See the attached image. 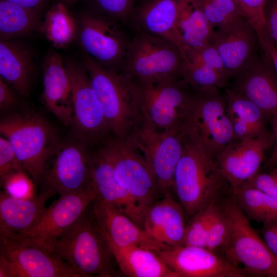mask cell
Listing matches in <instances>:
<instances>
[{
  "instance_id": "6da1fadb",
  "label": "cell",
  "mask_w": 277,
  "mask_h": 277,
  "mask_svg": "<svg viewBox=\"0 0 277 277\" xmlns=\"http://www.w3.org/2000/svg\"><path fill=\"white\" fill-rule=\"evenodd\" d=\"M91 205L57 238L51 252L69 264L80 277L123 276Z\"/></svg>"
},
{
  "instance_id": "7a4b0ae2",
  "label": "cell",
  "mask_w": 277,
  "mask_h": 277,
  "mask_svg": "<svg viewBox=\"0 0 277 277\" xmlns=\"http://www.w3.org/2000/svg\"><path fill=\"white\" fill-rule=\"evenodd\" d=\"M227 185L214 158L186 135L175 172L174 190L186 217L217 202Z\"/></svg>"
},
{
  "instance_id": "3957f363",
  "label": "cell",
  "mask_w": 277,
  "mask_h": 277,
  "mask_svg": "<svg viewBox=\"0 0 277 277\" xmlns=\"http://www.w3.org/2000/svg\"><path fill=\"white\" fill-rule=\"evenodd\" d=\"M0 132L36 186L41 183L47 162L61 144L54 128L41 116L25 112L2 118Z\"/></svg>"
},
{
  "instance_id": "277c9868",
  "label": "cell",
  "mask_w": 277,
  "mask_h": 277,
  "mask_svg": "<svg viewBox=\"0 0 277 277\" xmlns=\"http://www.w3.org/2000/svg\"><path fill=\"white\" fill-rule=\"evenodd\" d=\"M129 81L140 120L159 130H184L193 93L182 80Z\"/></svg>"
},
{
  "instance_id": "5b68a950",
  "label": "cell",
  "mask_w": 277,
  "mask_h": 277,
  "mask_svg": "<svg viewBox=\"0 0 277 277\" xmlns=\"http://www.w3.org/2000/svg\"><path fill=\"white\" fill-rule=\"evenodd\" d=\"M135 30L120 74L135 82L182 80L188 61L181 49L168 39Z\"/></svg>"
},
{
  "instance_id": "8992f818",
  "label": "cell",
  "mask_w": 277,
  "mask_h": 277,
  "mask_svg": "<svg viewBox=\"0 0 277 277\" xmlns=\"http://www.w3.org/2000/svg\"><path fill=\"white\" fill-rule=\"evenodd\" d=\"M220 205L230 225L228 239L223 250L225 257L235 266L242 265L246 275L277 277V257L251 226L233 195Z\"/></svg>"
},
{
  "instance_id": "52a82bcc",
  "label": "cell",
  "mask_w": 277,
  "mask_h": 277,
  "mask_svg": "<svg viewBox=\"0 0 277 277\" xmlns=\"http://www.w3.org/2000/svg\"><path fill=\"white\" fill-rule=\"evenodd\" d=\"M83 65L103 110L112 135L126 138L140 121L130 82L85 54Z\"/></svg>"
},
{
  "instance_id": "ba28073f",
  "label": "cell",
  "mask_w": 277,
  "mask_h": 277,
  "mask_svg": "<svg viewBox=\"0 0 277 277\" xmlns=\"http://www.w3.org/2000/svg\"><path fill=\"white\" fill-rule=\"evenodd\" d=\"M118 184L145 209L164 195L144 157L128 138L110 135L96 145Z\"/></svg>"
},
{
  "instance_id": "9c48e42d",
  "label": "cell",
  "mask_w": 277,
  "mask_h": 277,
  "mask_svg": "<svg viewBox=\"0 0 277 277\" xmlns=\"http://www.w3.org/2000/svg\"><path fill=\"white\" fill-rule=\"evenodd\" d=\"M76 40L85 54L106 69L120 73L131 39L118 21L94 10L76 19Z\"/></svg>"
},
{
  "instance_id": "30bf717a",
  "label": "cell",
  "mask_w": 277,
  "mask_h": 277,
  "mask_svg": "<svg viewBox=\"0 0 277 277\" xmlns=\"http://www.w3.org/2000/svg\"><path fill=\"white\" fill-rule=\"evenodd\" d=\"M185 137L184 130H159L141 120L127 137L144 157L164 196L175 194L174 174Z\"/></svg>"
},
{
  "instance_id": "8fae6325",
  "label": "cell",
  "mask_w": 277,
  "mask_h": 277,
  "mask_svg": "<svg viewBox=\"0 0 277 277\" xmlns=\"http://www.w3.org/2000/svg\"><path fill=\"white\" fill-rule=\"evenodd\" d=\"M193 93L191 110L184 130L215 159L233 141L226 97L219 89Z\"/></svg>"
},
{
  "instance_id": "7c38bea8",
  "label": "cell",
  "mask_w": 277,
  "mask_h": 277,
  "mask_svg": "<svg viewBox=\"0 0 277 277\" xmlns=\"http://www.w3.org/2000/svg\"><path fill=\"white\" fill-rule=\"evenodd\" d=\"M5 277H80L67 262L31 240L0 235Z\"/></svg>"
},
{
  "instance_id": "4fadbf2b",
  "label": "cell",
  "mask_w": 277,
  "mask_h": 277,
  "mask_svg": "<svg viewBox=\"0 0 277 277\" xmlns=\"http://www.w3.org/2000/svg\"><path fill=\"white\" fill-rule=\"evenodd\" d=\"M72 89L73 117L71 125L75 139L95 146L112 135L88 73L84 66L65 62Z\"/></svg>"
},
{
  "instance_id": "5bb4252c",
  "label": "cell",
  "mask_w": 277,
  "mask_h": 277,
  "mask_svg": "<svg viewBox=\"0 0 277 277\" xmlns=\"http://www.w3.org/2000/svg\"><path fill=\"white\" fill-rule=\"evenodd\" d=\"M95 199L92 188L61 194L46 208L33 226L18 235L28 238L51 252L57 238L81 217Z\"/></svg>"
},
{
  "instance_id": "9a60e30c",
  "label": "cell",
  "mask_w": 277,
  "mask_h": 277,
  "mask_svg": "<svg viewBox=\"0 0 277 277\" xmlns=\"http://www.w3.org/2000/svg\"><path fill=\"white\" fill-rule=\"evenodd\" d=\"M89 147L75 138L61 143L42 177L43 186L60 195L91 188Z\"/></svg>"
},
{
  "instance_id": "2e32d148",
  "label": "cell",
  "mask_w": 277,
  "mask_h": 277,
  "mask_svg": "<svg viewBox=\"0 0 277 277\" xmlns=\"http://www.w3.org/2000/svg\"><path fill=\"white\" fill-rule=\"evenodd\" d=\"M213 44L233 79L247 69L263 50L258 32L243 16L215 30Z\"/></svg>"
},
{
  "instance_id": "e0dca14e",
  "label": "cell",
  "mask_w": 277,
  "mask_h": 277,
  "mask_svg": "<svg viewBox=\"0 0 277 277\" xmlns=\"http://www.w3.org/2000/svg\"><path fill=\"white\" fill-rule=\"evenodd\" d=\"M274 143L271 131L259 137L233 141L215 157L217 167L231 190L259 171L266 151Z\"/></svg>"
},
{
  "instance_id": "ac0fdd59",
  "label": "cell",
  "mask_w": 277,
  "mask_h": 277,
  "mask_svg": "<svg viewBox=\"0 0 277 277\" xmlns=\"http://www.w3.org/2000/svg\"><path fill=\"white\" fill-rule=\"evenodd\" d=\"M180 277H244L242 268L205 247L180 245L156 252Z\"/></svg>"
},
{
  "instance_id": "d6986e66",
  "label": "cell",
  "mask_w": 277,
  "mask_h": 277,
  "mask_svg": "<svg viewBox=\"0 0 277 277\" xmlns=\"http://www.w3.org/2000/svg\"><path fill=\"white\" fill-rule=\"evenodd\" d=\"M91 206L94 219L109 244L118 247H142L156 252L170 247L153 239L115 206L97 200Z\"/></svg>"
},
{
  "instance_id": "ffe728a7",
  "label": "cell",
  "mask_w": 277,
  "mask_h": 277,
  "mask_svg": "<svg viewBox=\"0 0 277 277\" xmlns=\"http://www.w3.org/2000/svg\"><path fill=\"white\" fill-rule=\"evenodd\" d=\"M233 80L230 88L244 95L270 117L277 114V73L263 49Z\"/></svg>"
},
{
  "instance_id": "44dd1931",
  "label": "cell",
  "mask_w": 277,
  "mask_h": 277,
  "mask_svg": "<svg viewBox=\"0 0 277 277\" xmlns=\"http://www.w3.org/2000/svg\"><path fill=\"white\" fill-rule=\"evenodd\" d=\"M96 147L94 150H89V156L95 200L115 206L142 228L146 209L118 184L110 165Z\"/></svg>"
},
{
  "instance_id": "7402d4cb",
  "label": "cell",
  "mask_w": 277,
  "mask_h": 277,
  "mask_svg": "<svg viewBox=\"0 0 277 277\" xmlns=\"http://www.w3.org/2000/svg\"><path fill=\"white\" fill-rule=\"evenodd\" d=\"M43 68L45 105L63 124L70 127L73 112L71 85L62 56L52 49L49 50Z\"/></svg>"
},
{
  "instance_id": "603a6c76",
  "label": "cell",
  "mask_w": 277,
  "mask_h": 277,
  "mask_svg": "<svg viewBox=\"0 0 277 277\" xmlns=\"http://www.w3.org/2000/svg\"><path fill=\"white\" fill-rule=\"evenodd\" d=\"M184 210L173 196L165 195L149 206L142 228L156 241L170 247L182 245L186 223Z\"/></svg>"
},
{
  "instance_id": "cb8c5ba5",
  "label": "cell",
  "mask_w": 277,
  "mask_h": 277,
  "mask_svg": "<svg viewBox=\"0 0 277 277\" xmlns=\"http://www.w3.org/2000/svg\"><path fill=\"white\" fill-rule=\"evenodd\" d=\"M56 193L43 186L38 195L30 199L11 196L0 192V235H21L37 222L45 210L47 201Z\"/></svg>"
},
{
  "instance_id": "d4e9b609",
  "label": "cell",
  "mask_w": 277,
  "mask_h": 277,
  "mask_svg": "<svg viewBox=\"0 0 277 277\" xmlns=\"http://www.w3.org/2000/svg\"><path fill=\"white\" fill-rule=\"evenodd\" d=\"M183 2V0H144L134 9L131 18L135 29L173 42L185 55L176 29Z\"/></svg>"
},
{
  "instance_id": "484cf974",
  "label": "cell",
  "mask_w": 277,
  "mask_h": 277,
  "mask_svg": "<svg viewBox=\"0 0 277 277\" xmlns=\"http://www.w3.org/2000/svg\"><path fill=\"white\" fill-rule=\"evenodd\" d=\"M227 113L230 120L233 141H241L265 135L270 117L241 93L226 88Z\"/></svg>"
},
{
  "instance_id": "4316f807",
  "label": "cell",
  "mask_w": 277,
  "mask_h": 277,
  "mask_svg": "<svg viewBox=\"0 0 277 277\" xmlns=\"http://www.w3.org/2000/svg\"><path fill=\"white\" fill-rule=\"evenodd\" d=\"M34 68L29 48L13 39L0 40V77L22 96L29 92Z\"/></svg>"
},
{
  "instance_id": "83f0119b",
  "label": "cell",
  "mask_w": 277,
  "mask_h": 277,
  "mask_svg": "<svg viewBox=\"0 0 277 277\" xmlns=\"http://www.w3.org/2000/svg\"><path fill=\"white\" fill-rule=\"evenodd\" d=\"M108 245L124 276L180 277L154 251L135 246L118 247Z\"/></svg>"
},
{
  "instance_id": "f1b7e54d",
  "label": "cell",
  "mask_w": 277,
  "mask_h": 277,
  "mask_svg": "<svg viewBox=\"0 0 277 277\" xmlns=\"http://www.w3.org/2000/svg\"><path fill=\"white\" fill-rule=\"evenodd\" d=\"M176 29L184 53L186 50L197 49L213 43L214 28L195 0H183Z\"/></svg>"
},
{
  "instance_id": "f546056e",
  "label": "cell",
  "mask_w": 277,
  "mask_h": 277,
  "mask_svg": "<svg viewBox=\"0 0 277 277\" xmlns=\"http://www.w3.org/2000/svg\"><path fill=\"white\" fill-rule=\"evenodd\" d=\"M38 30L53 47L63 49L76 39L77 25L68 7L57 2L46 12Z\"/></svg>"
},
{
  "instance_id": "4dcf8cb0",
  "label": "cell",
  "mask_w": 277,
  "mask_h": 277,
  "mask_svg": "<svg viewBox=\"0 0 277 277\" xmlns=\"http://www.w3.org/2000/svg\"><path fill=\"white\" fill-rule=\"evenodd\" d=\"M39 11L0 0V38L12 39L27 35L39 25Z\"/></svg>"
},
{
  "instance_id": "1f68e13d",
  "label": "cell",
  "mask_w": 277,
  "mask_h": 277,
  "mask_svg": "<svg viewBox=\"0 0 277 277\" xmlns=\"http://www.w3.org/2000/svg\"><path fill=\"white\" fill-rule=\"evenodd\" d=\"M232 192L238 205L249 220L263 224L277 216V198L244 185Z\"/></svg>"
},
{
  "instance_id": "d6a6232c",
  "label": "cell",
  "mask_w": 277,
  "mask_h": 277,
  "mask_svg": "<svg viewBox=\"0 0 277 277\" xmlns=\"http://www.w3.org/2000/svg\"><path fill=\"white\" fill-rule=\"evenodd\" d=\"M230 77L206 66L188 62L182 80L193 92L226 87Z\"/></svg>"
},
{
  "instance_id": "836d02e7",
  "label": "cell",
  "mask_w": 277,
  "mask_h": 277,
  "mask_svg": "<svg viewBox=\"0 0 277 277\" xmlns=\"http://www.w3.org/2000/svg\"><path fill=\"white\" fill-rule=\"evenodd\" d=\"M195 1L214 28H219L243 16L233 0H195Z\"/></svg>"
},
{
  "instance_id": "e575fe53",
  "label": "cell",
  "mask_w": 277,
  "mask_h": 277,
  "mask_svg": "<svg viewBox=\"0 0 277 277\" xmlns=\"http://www.w3.org/2000/svg\"><path fill=\"white\" fill-rule=\"evenodd\" d=\"M229 231L228 219L220 204L216 202L212 205L206 248L215 252L219 249L223 250L228 240Z\"/></svg>"
},
{
  "instance_id": "d590c367",
  "label": "cell",
  "mask_w": 277,
  "mask_h": 277,
  "mask_svg": "<svg viewBox=\"0 0 277 277\" xmlns=\"http://www.w3.org/2000/svg\"><path fill=\"white\" fill-rule=\"evenodd\" d=\"M213 204L189 218L186 224L183 245L206 248Z\"/></svg>"
},
{
  "instance_id": "8d00e7d4",
  "label": "cell",
  "mask_w": 277,
  "mask_h": 277,
  "mask_svg": "<svg viewBox=\"0 0 277 277\" xmlns=\"http://www.w3.org/2000/svg\"><path fill=\"white\" fill-rule=\"evenodd\" d=\"M1 186L8 195L21 199L35 196V184L28 173L21 170L7 176L1 183Z\"/></svg>"
},
{
  "instance_id": "74e56055",
  "label": "cell",
  "mask_w": 277,
  "mask_h": 277,
  "mask_svg": "<svg viewBox=\"0 0 277 277\" xmlns=\"http://www.w3.org/2000/svg\"><path fill=\"white\" fill-rule=\"evenodd\" d=\"M184 53L188 62L206 66L229 77L225 69L220 53L213 43L197 49L186 50Z\"/></svg>"
},
{
  "instance_id": "f35d334b",
  "label": "cell",
  "mask_w": 277,
  "mask_h": 277,
  "mask_svg": "<svg viewBox=\"0 0 277 277\" xmlns=\"http://www.w3.org/2000/svg\"><path fill=\"white\" fill-rule=\"evenodd\" d=\"M94 10L123 23L131 18L134 0H91Z\"/></svg>"
},
{
  "instance_id": "ab89813d",
  "label": "cell",
  "mask_w": 277,
  "mask_h": 277,
  "mask_svg": "<svg viewBox=\"0 0 277 277\" xmlns=\"http://www.w3.org/2000/svg\"><path fill=\"white\" fill-rule=\"evenodd\" d=\"M242 15L258 32L265 27L264 8L267 0H233Z\"/></svg>"
},
{
  "instance_id": "60d3db41",
  "label": "cell",
  "mask_w": 277,
  "mask_h": 277,
  "mask_svg": "<svg viewBox=\"0 0 277 277\" xmlns=\"http://www.w3.org/2000/svg\"><path fill=\"white\" fill-rule=\"evenodd\" d=\"M21 170L24 169L13 148L5 137L1 136L0 137V182L1 183L9 175Z\"/></svg>"
},
{
  "instance_id": "b9f144b4",
  "label": "cell",
  "mask_w": 277,
  "mask_h": 277,
  "mask_svg": "<svg viewBox=\"0 0 277 277\" xmlns=\"http://www.w3.org/2000/svg\"><path fill=\"white\" fill-rule=\"evenodd\" d=\"M265 172L259 171L242 185L263 191L277 198V167L266 169Z\"/></svg>"
},
{
  "instance_id": "7bdbcfd3",
  "label": "cell",
  "mask_w": 277,
  "mask_h": 277,
  "mask_svg": "<svg viewBox=\"0 0 277 277\" xmlns=\"http://www.w3.org/2000/svg\"><path fill=\"white\" fill-rule=\"evenodd\" d=\"M265 29L277 47V0H267L264 8Z\"/></svg>"
},
{
  "instance_id": "ee69618b",
  "label": "cell",
  "mask_w": 277,
  "mask_h": 277,
  "mask_svg": "<svg viewBox=\"0 0 277 277\" xmlns=\"http://www.w3.org/2000/svg\"><path fill=\"white\" fill-rule=\"evenodd\" d=\"M261 233L266 245L277 257V216L263 223Z\"/></svg>"
},
{
  "instance_id": "f6af8a7d",
  "label": "cell",
  "mask_w": 277,
  "mask_h": 277,
  "mask_svg": "<svg viewBox=\"0 0 277 277\" xmlns=\"http://www.w3.org/2000/svg\"><path fill=\"white\" fill-rule=\"evenodd\" d=\"M11 86L0 77V109L2 112L12 108L16 103V97Z\"/></svg>"
},
{
  "instance_id": "bcb514c9",
  "label": "cell",
  "mask_w": 277,
  "mask_h": 277,
  "mask_svg": "<svg viewBox=\"0 0 277 277\" xmlns=\"http://www.w3.org/2000/svg\"><path fill=\"white\" fill-rule=\"evenodd\" d=\"M261 46L270 57L277 73V47L268 36L265 27L258 32Z\"/></svg>"
},
{
  "instance_id": "7dc6e473",
  "label": "cell",
  "mask_w": 277,
  "mask_h": 277,
  "mask_svg": "<svg viewBox=\"0 0 277 277\" xmlns=\"http://www.w3.org/2000/svg\"><path fill=\"white\" fill-rule=\"evenodd\" d=\"M270 124L274 135V147L270 156L264 165L263 168L265 169L277 167V114L270 117Z\"/></svg>"
},
{
  "instance_id": "c3c4849f",
  "label": "cell",
  "mask_w": 277,
  "mask_h": 277,
  "mask_svg": "<svg viewBox=\"0 0 277 277\" xmlns=\"http://www.w3.org/2000/svg\"><path fill=\"white\" fill-rule=\"evenodd\" d=\"M22 6L41 11L48 0H6Z\"/></svg>"
},
{
  "instance_id": "681fc988",
  "label": "cell",
  "mask_w": 277,
  "mask_h": 277,
  "mask_svg": "<svg viewBox=\"0 0 277 277\" xmlns=\"http://www.w3.org/2000/svg\"><path fill=\"white\" fill-rule=\"evenodd\" d=\"M58 2H61L65 5H66L67 7L70 6L74 4H75L77 0H56Z\"/></svg>"
}]
</instances>
